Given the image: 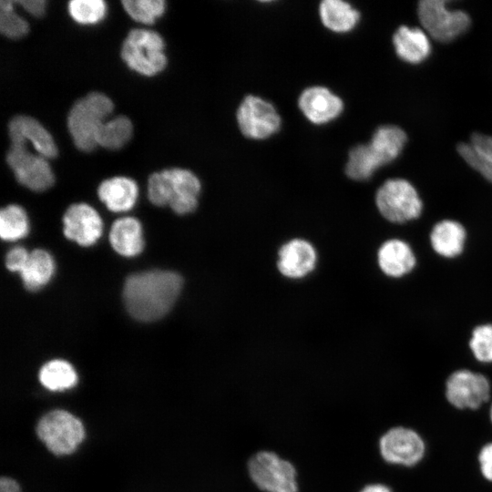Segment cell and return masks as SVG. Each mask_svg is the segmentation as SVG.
Returning a JSON list of instances; mask_svg holds the SVG:
<instances>
[{
  "mask_svg": "<svg viewBox=\"0 0 492 492\" xmlns=\"http://www.w3.org/2000/svg\"><path fill=\"white\" fill-rule=\"evenodd\" d=\"M252 482L265 492H298L293 465L271 451H260L248 461Z\"/></svg>",
  "mask_w": 492,
  "mask_h": 492,
  "instance_id": "52a82bcc",
  "label": "cell"
},
{
  "mask_svg": "<svg viewBox=\"0 0 492 492\" xmlns=\"http://www.w3.org/2000/svg\"><path fill=\"white\" fill-rule=\"evenodd\" d=\"M27 13L34 16L39 17L45 14L46 1L45 0H19L15 1Z\"/></svg>",
  "mask_w": 492,
  "mask_h": 492,
  "instance_id": "e575fe53",
  "label": "cell"
},
{
  "mask_svg": "<svg viewBox=\"0 0 492 492\" xmlns=\"http://www.w3.org/2000/svg\"><path fill=\"white\" fill-rule=\"evenodd\" d=\"M162 36L155 31L135 28L128 32L122 47L121 57L127 66L138 74L154 76L167 64Z\"/></svg>",
  "mask_w": 492,
  "mask_h": 492,
  "instance_id": "8992f818",
  "label": "cell"
},
{
  "mask_svg": "<svg viewBox=\"0 0 492 492\" xmlns=\"http://www.w3.org/2000/svg\"><path fill=\"white\" fill-rule=\"evenodd\" d=\"M132 123L125 116L105 121L97 134V145L108 149L122 148L131 138Z\"/></svg>",
  "mask_w": 492,
  "mask_h": 492,
  "instance_id": "4316f807",
  "label": "cell"
},
{
  "mask_svg": "<svg viewBox=\"0 0 492 492\" xmlns=\"http://www.w3.org/2000/svg\"><path fill=\"white\" fill-rule=\"evenodd\" d=\"M316 252L311 243L295 239L284 244L279 251V271L289 278H302L312 272Z\"/></svg>",
  "mask_w": 492,
  "mask_h": 492,
  "instance_id": "d6986e66",
  "label": "cell"
},
{
  "mask_svg": "<svg viewBox=\"0 0 492 492\" xmlns=\"http://www.w3.org/2000/svg\"><path fill=\"white\" fill-rule=\"evenodd\" d=\"M39 380L46 388L61 391L73 387L77 384V375L69 363L56 359L41 367Z\"/></svg>",
  "mask_w": 492,
  "mask_h": 492,
  "instance_id": "484cf974",
  "label": "cell"
},
{
  "mask_svg": "<svg viewBox=\"0 0 492 492\" xmlns=\"http://www.w3.org/2000/svg\"><path fill=\"white\" fill-rule=\"evenodd\" d=\"M428 240L435 254L443 259L454 260L465 251L467 231L456 220L442 219L432 226Z\"/></svg>",
  "mask_w": 492,
  "mask_h": 492,
  "instance_id": "e0dca14e",
  "label": "cell"
},
{
  "mask_svg": "<svg viewBox=\"0 0 492 492\" xmlns=\"http://www.w3.org/2000/svg\"><path fill=\"white\" fill-rule=\"evenodd\" d=\"M375 205L384 220L396 225L418 220L424 210L416 189L404 179L384 181L375 193Z\"/></svg>",
  "mask_w": 492,
  "mask_h": 492,
  "instance_id": "5b68a950",
  "label": "cell"
},
{
  "mask_svg": "<svg viewBox=\"0 0 492 492\" xmlns=\"http://www.w3.org/2000/svg\"><path fill=\"white\" fill-rule=\"evenodd\" d=\"M109 97L99 92L88 93L77 100L67 115V128L75 146L91 151L97 145V134L106 118L113 111Z\"/></svg>",
  "mask_w": 492,
  "mask_h": 492,
  "instance_id": "277c9868",
  "label": "cell"
},
{
  "mask_svg": "<svg viewBox=\"0 0 492 492\" xmlns=\"http://www.w3.org/2000/svg\"><path fill=\"white\" fill-rule=\"evenodd\" d=\"M200 188V179L190 170L173 168L149 176L148 197L154 205H169L174 212L184 215L197 208Z\"/></svg>",
  "mask_w": 492,
  "mask_h": 492,
  "instance_id": "3957f363",
  "label": "cell"
},
{
  "mask_svg": "<svg viewBox=\"0 0 492 492\" xmlns=\"http://www.w3.org/2000/svg\"><path fill=\"white\" fill-rule=\"evenodd\" d=\"M490 384L487 376L468 369L456 370L446 381L447 401L456 408L477 409L487 402Z\"/></svg>",
  "mask_w": 492,
  "mask_h": 492,
  "instance_id": "7c38bea8",
  "label": "cell"
},
{
  "mask_svg": "<svg viewBox=\"0 0 492 492\" xmlns=\"http://www.w3.org/2000/svg\"><path fill=\"white\" fill-rule=\"evenodd\" d=\"M490 418H491V421H492V406H491V409H490Z\"/></svg>",
  "mask_w": 492,
  "mask_h": 492,
  "instance_id": "74e56055",
  "label": "cell"
},
{
  "mask_svg": "<svg viewBox=\"0 0 492 492\" xmlns=\"http://www.w3.org/2000/svg\"><path fill=\"white\" fill-rule=\"evenodd\" d=\"M36 433L48 450L57 456L74 452L85 436L82 423L64 410L46 414L37 424Z\"/></svg>",
  "mask_w": 492,
  "mask_h": 492,
  "instance_id": "ba28073f",
  "label": "cell"
},
{
  "mask_svg": "<svg viewBox=\"0 0 492 492\" xmlns=\"http://www.w3.org/2000/svg\"><path fill=\"white\" fill-rule=\"evenodd\" d=\"M26 211L16 204H11L0 211V235L5 241H16L28 233Z\"/></svg>",
  "mask_w": 492,
  "mask_h": 492,
  "instance_id": "83f0119b",
  "label": "cell"
},
{
  "mask_svg": "<svg viewBox=\"0 0 492 492\" xmlns=\"http://www.w3.org/2000/svg\"><path fill=\"white\" fill-rule=\"evenodd\" d=\"M63 223L65 236L81 246L94 244L102 234L100 216L86 203L70 205L63 216Z\"/></svg>",
  "mask_w": 492,
  "mask_h": 492,
  "instance_id": "5bb4252c",
  "label": "cell"
},
{
  "mask_svg": "<svg viewBox=\"0 0 492 492\" xmlns=\"http://www.w3.org/2000/svg\"><path fill=\"white\" fill-rule=\"evenodd\" d=\"M14 4L12 0L0 1V31L6 37L16 39L28 33L29 26L14 11Z\"/></svg>",
  "mask_w": 492,
  "mask_h": 492,
  "instance_id": "4dcf8cb0",
  "label": "cell"
},
{
  "mask_svg": "<svg viewBox=\"0 0 492 492\" xmlns=\"http://www.w3.org/2000/svg\"><path fill=\"white\" fill-rule=\"evenodd\" d=\"M480 470L484 477L492 481V443L486 445L478 456Z\"/></svg>",
  "mask_w": 492,
  "mask_h": 492,
  "instance_id": "836d02e7",
  "label": "cell"
},
{
  "mask_svg": "<svg viewBox=\"0 0 492 492\" xmlns=\"http://www.w3.org/2000/svg\"><path fill=\"white\" fill-rule=\"evenodd\" d=\"M236 120L242 135L252 139H265L281 128L282 119L274 106L253 95L246 96L236 112Z\"/></svg>",
  "mask_w": 492,
  "mask_h": 492,
  "instance_id": "8fae6325",
  "label": "cell"
},
{
  "mask_svg": "<svg viewBox=\"0 0 492 492\" xmlns=\"http://www.w3.org/2000/svg\"><path fill=\"white\" fill-rule=\"evenodd\" d=\"M446 3L443 0H423L417 7L418 17L424 28L434 39L444 43L465 33L471 24L466 12L449 11Z\"/></svg>",
  "mask_w": 492,
  "mask_h": 492,
  "instance_id": "30bf717a",
  "label": "cell"
},
{
  "mask_svg": "<svg viewBox=\"0 0 492 492\" xmlns=\"http://www.w3.org/2000/svg\"><path fill=\"white\" fill-rule=\"evenodd\" d=\"M383 458L391 464L406 466L417 464L424 456L425 444L412 429L398 426L388 430L380 439Z\"/></svg>",
  "mask_w": 492,
  "mask_h": 492,
  "instance_id": "4fadbf2b",
  "label": "cell"
},
{
  "mask_svg": "<svg viewBox=\"0 0 492 492\" xmlns=\"http://www.w3.org/2000/svg\"><path fill=\"white\" fill-rule=\"evenodd\" d=\"M182 278L171 271L152 270L129 275L123 299L128 313L141 322L162 318L171 309L181 288Z\"/></svg>",
  "mask_w": 492,
  "mask_h": 492,
  "instance_id": "6da1fadb",
  "label": "cell"
},
{
  "mask_svg": "<svg viewBox=\"0 0 492 492\" xmlns=\"http://www.w3.org/2000/svg\"><path fill=\"white\" fill-rule=\"evenodd\" d=\"M8 136L11 139L29 141L37 154L46 159L57 155L56 144L48 131L35 118L19 115L8 123Z\"/></svg>",
  "mask_w": 492,
  "mask_h": 492,
  "instance_id": "ac0fdd59",
  "label": "cell"
},
{
  "mask_svg": "<svg viewBox=\"0 0 492 492\" xmlns=\"http://www.w3.org/2000/svg\"><path fill=\"white\" fill-rule=\"evenodd\" d=\"M97 195L111 211H127L135 205L138 197V186L129 178L113 177L100 183L97 188Z\"/></svg>",
  "mask_w": 492,
  "mask_h": 492,
  "instance_id": "ffe728a7",
  "label": "cell"
},
{
  "mask_svg": "<svg viewBox=\"0 0 492 492\" xmlns=\"http://www.w3.org/2000/svg\"><path fill=\"white\" fill-rule=\"evenodd\" d=\"M393 43L397 56L411 64L422 62L431 51L428 37L420 28L400 26L393 36Z\"/></svg>",
  "mask_w": 492,
  "mask_h": 492,
  "instance_id": "7402d4cb",
  "label": "cell"
},
{
  "mask_svg": "<svg viewBox=\"0 0 492 492\" xmlns=\"http://www.w3.org/2000/svg\"><path fill=\"white\" fill-rule=\"evenodd\" d=\"M468 348L479 363H492V323L478 324L471 332Z\"/></svg>",
  "mask_w": 492,
  "mask_h": 492,
  "instance_id": "f546056e",
  "label": "cell"
},
{
  "mask_svg": "<svg viewBox=\"0 0 492 492\" xmlns=\"http://www.w3.org/2000/svg\"><path fill=\"white\" fill-rule=\"evenodd\" d=\"M29 253L23 247L12 248L5 256V266L11 272H18L19 273L25 268Z\"/></svg>",
  "mask_w": 492,
  "mask_h": 492,
  "instance_id": "d6a6232c",
  "label": "cell"
},
{
  "mask_svg": "<svg viewBox=\"0 0 492 492\" xmlns=\"http://www.w3.org/2000/svg\"><path fill=\"white\" fill-rule=\"evenodd\" d=\"M457 151L472 169L492 183V136L474 133L469 143L457 145Z\"/></svg>",
  "mask_w": 492,
  "mask_h": 492,
  "instance_id": "603a6c76",
  "label": "cell"
},
{
  "mask_svg": "<svg viewBox=\"0 0 492 492\" xmlns=\"http://www.w3.org/2000/svg\"><path fill=\"white\" fill-rule=\"evenodd\" d=\"M126 12L138 22L152 24L165 10L163 0H123Z\"/></svg>",
  "mask_w": 492,
  "mask_h": 492,
  "instance_id": "1f68e13d",
  "label": "cell"
},
{
  "mask_svg": "<svg viewBox=\"0 0 492 492\" xmlns=\"http://www.w3.org/2000/svg\"><path fill=\"white\" fill-rule=\"evenodd\" d=\"M407 140L405 132L399 127H379L367 144L354 147L345 165L346 175L354 180H366L375 170L395 159Z\"/></svg>",
  "mask_w": 492,
  "mask_h": 492,
  "instance_id": "7a4b0ae2",
  "label": "cell"
},
{
  "mask_svg": "<svg viewBox=\"0 0 492 492\" xmlns=\"http://www.w3.org/2000/svg\"><path fill=\"white\" fill-rule=\"evenodd\" d=\"M0 492H21L17 482L9 477H2L0 480Z\"/></svg>",
  "mask_w": 492,
  "mask_h": 492,
  "instance_id": "d590c367",
  "label": "cell"
},
{
  "mask_svg": "<svg viewBox=\"0 0 492 492\" xmlns=\"http://www.w3.org/2000/svg\"><path fill=\"white\" fill-rule=\"evenodd\" d=\"M109 241L113 249L122 256L133 257L144 248L142 228L132 217L117 220L111 226Z\"/></svg>",
  "mask_w": 492,
  "mask_h": 492,
  "instance_id": "44dd1931",
  "label": "cell"
},
{
  "mask_svg": "<svg viewBox=\"0 0 492 492\" xmlns=\"http://www.w3.org/2000/svg\"><path fill=\"white\" fill-rule=\"evenodd\" d=\"M298 106L304 117L313 124H326L341 115L343 100L324 87L305 88L300 95Z\"/></svg>",
  "mask_w": 492,
  "mask_h": 492,
  "instance_id": "9a60e30c",
  "label": "cell"
},
{
  "mask_svg": "<svg viewBox=\"0 0 492 492\" xmlns=\"http://www.w3.org/2000/svg\"><path fill=\"white\" fill-rule=\"evenodd\" d=\"M67 10L76 22L88 25L103 19L107 5L103 0H71L68 2Z\"/></svg>",
  "mask_w": 492,
  "mask_h": 492,
  "instance_id": "f1b7e54d",
  "label": "cell"
},
{
  "mask_svg": "<svg viewBox=\"0 0 492 492\" xmlns=\"http://www.w3.org/2000/svg\"><path fill=\"white\" fill-rule=\"evenodd\" d=\"M377 263L385 276L402 279L415 270L417 257L413 247L405 240L391 238L378 248Z\"/></svg>",
  "mask_w": 492,
  "mask_h": 492,
  "instance_id": "2e32d148",
  "label": "cell"
},
{
  "mask_svg": "<svg viewBox=\"0 0 492 492\" xmlns=\"http://www.w3.org/2000/svg\"><path fill=\"white\" fill-rule=\"evenodd\" d=\"M6 154V162L16 180L34 191H44L55 181L53 172L46 159L34 154L26 149V142L11 139Z\"/></svg>",
  "mask_w": 492,
  "mask_h": 492,
  "instance_id": "9c48e42d",
  "label": "cell"
},
{
  "mask_svg": "<svg viewBox=\"0 0 492 492\" xmlns=\"http://www.w3.org/2000/svg\"><path fill=\"white\" fill-rule=\"evenodd\" d=\"M54 271L55 263L52 256L45 250L36 249L29 253L27 262L20 275L26 290L37 291L50 281Z\"/></svg>",
  "mask_w": 492,
  "mask_h": 492,
  "instance_id": "d4e9b609",
  "label": "cell"
},
{
  "mask_svg": "<svg viewBox=\"0 0 492 492\" xmlns=\"http://www.w3.org/2000/svg\"><path fill=\"white\" fill-rule=\"evenodd\" d=\"M361 492H392L389 487L382 484H372L364 487Z\"/></svg>",
  "mask_w": 492,
  "mask_h": 492,
  "instance_id": "8d00e7d4",
  "label": "cell"
},
{
  "mask_svg": "<svg viewBox=\"0 0 492 492\" xmlns=\"http://www.w3.org/2000/svg\"><path fill=\"white\" fill-rule=\"evenodd\" d=\"M323 25L334 33H347L360 19V13L349 3L341 0H324L319 5Z\"/></svg>",
  "mask_w": 492,
  "mask_h": 492,
  "instance_id": "cb8c5ba5",
  "label": "cell"
}]
</instances>
